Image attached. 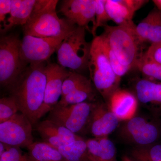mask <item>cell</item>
Segmentation results:
<instances>
[{"mask_svg": "<svg viewBox=\"0 0 161 161\" xmlns=\"http://www.w3.org/2000/svg\"><path fill=\"white\" fill-rule=\"evenodd\" d=\"M46 64L44 62L29 64L8 88L10 96L16 101L19 112L29 119L33 126L37 124L38 115L44 101Z\"/></svg>", "mask_w": 161, "mask_h": 161, "instance_id": "6da1fadb", "label": "cell"}, {"mask_svg": "<svg viewBox=\"0 0 161 161\" xmlns=\"http://www.w3.org/2000/svg\"><path fill=\"white\" fill-rule=\"evenodd\" d=\"M58 0H37L27 23L23 26L24 36L56 37L67 36L76 27L66 19L58 17Z\"/></svg>", "mask_w": 161, "mask_h": 161, "instance_id": "7a4b0ae2", "label": "cell"}, {"mask_svg": "<svg viewBox=\"0 0 161 161\" xmlns=\"http://www.w3.org/2000/svg\"><path fill=\"white\" fill-rule=\"evenodd\" d=\"M133 22L127 25L104 27L100 36L109 47L123 65L136 68L137 62L145 52L144 44L141 42L136 32Z\"/></svg>", "mask_w": 161, "mask_h": 161, "instance_id": "3957f363", "label": "cell"}, {"mask_svg": "<svg viewBox=\"0 0 161 161\" xmlns=\"http://www.w3.org/2000/svg\"><path fill=\"white\" fill-rule=\"evenodd\" d=\"M88 69L95 89L108 102L119 89L121 78L116 75L110 64L100 36L94 38L91 43Z\"/></svg>", "mask_w": 161, "mask_h": 161, "instance_id": "277c9868", "label": "cell"}, {"mask_svg": "<svg viewBox=\"0 0 161 161\" xmlns=\"http://www.w3.org/2000/svg\"><path fill=\"white\" fill-rule=\"evenodd\" d=\"M86 30L76 26L60 43L57 50L60 66L80 74L88 69L91 43L86 41Z\"/></svg>", "mask_w": 161, "mask_h": 161, "instance_id": "5b68a950", "label": "cell"}, {"mask_svg": "<svg viewBox=\"0 0 161 161\" xmlns=\"http://www.w3.org/2000/svg\"><path fill=\"white\" fill-rule=\"evenodd\" d=\"M21 40L16 34L4 36L0 40V83L8 88L16 81L28 65L21 58Z\"/></svg>", "mask_w": 161, "mask_h": 161, "instance_id": "8992f818", "label": "cell"}, {"mask_svg": "<svg viewBox=\"0 0 161 161\" xmlns=\"http://www.w3.org/2000/svg\"><path fill=\"white\" fill-rule=\"evenodd\" d=\"M95 104L87 101L67 106L57 104L50 111L47 119L65 127L77 134L87 128Z\"/></svg>", "mask_w": 161, "mask_h": 161, "instance_id": "52a82bcc", "label": "cell"}, {"mask_svg": "<svg viewBox=\"0 0 161 161\" xmlns=\"http://www.w3.org/2000/svg\"><path fill=\"white\" fill-rule=\"evenodd\" d=\"M67 36L46 38L24 36L20 45L22 60L28 65L46 62Z\"/></svg>", "mask_w": 161, "mask_h": 161, "instance_id": "ba28073f", "label": "cell"}, {"mask_svg": "<svg viewBox=\"0 0 161 161\" xmlns=\"http://www.w3.org/2000/svg\"><path fill=\"white\" fill-rule=\"evenodd\" d=\"M32 128L29 119L18 112L0 123V142L11 147L27 148L34 142Z\"/></svg>", "mask_w": 161, "mask_h": 161, "instance_id": "9c48e42d", "label": "cell"}, {"mask_svg": "<svg viewBox=\"0 0 161 161\" xmlns=\"http://www.w3.org/2000/svg\"><path fill=\"white\" fill-rule=\"evenodd\" d=\"M69 70L58 64L48 63L45 66L46 84L43 105L38 115V120L49 112L58 103L62 95V86L64 79Z\"/></svg>", "mask_w": 161, "mask_h": 161, "instance_id": "30bf717a", "label": "cell"}, {"mask_svg": "<svg viewBox=\"0 0 161 161\" xmlns=\"http://www.w3.org/2000/svg\"><path fill=\"white\" fill-rule=\"evenodd\" d=\"M59 12L69 22L92 32L95 24V0H64L62 1Z\"/></svg>", "mask_w": 161, "mask_h": 161, "instance_id": "8fae6325", "label": "cell"}, {"mask_svg": "<svg viewBox=\"0 0 161 161\" xmlns=\"http://www.w3.org/2000/svg\"><path fill=\"white\" fill-rule=\"evenodd\" d=\"M119 120L103 103H95L87 128L95 138L107 137L118 127Z\"/></svg>", "mask_w": 161, "mask_h": 161, "instance_id": "7c38bea8", "label": "cell"}, {"mask_svg": "<svg viewBox=\"0 0 161 161\" xmlns=\"http://www.w3.org/2000/svg\"><path fill=\"white\" fill-rule=\"evenodd\" d=\"M36 130L43 142L57 149L81 138L65 127L47 119L37 124Z\"/></svg>", "mask_w": 161, "mask_h": 161, "instance_id": "4fadbf2b", "label": "cell"}, {"mask_svg": "<svg viewBox=\"0 0 161 161\" xmlns=\"http://www.w3.org/2000/svg\"><path fill=\"white\" fill-rule=\"evenodd\" d=\"M124 134L133 142L148 146L158 136V130L153 124L141 117H134L128 120L124 127Z\"/></svg>", "mask_w": 161, "mask_h": 161, "instance_id": "5bb4252c", "label": "cell"}, {"mask_svg": "<svg viewBox=\"0 0 161 161\" xmlns=\"http://www.w3.org/2000/svg\"><path fill=\"white\" fill-rule=\"evenodd\" d=\"M149 2L146 0H106L105 8L111 20L117 26L133 22L136 12Z\"/></svg>", "mask_w": 161, "mask_h": 161, "instance_id": "9a60e30c", "label": "cell"}, {"mask_svg": "<svg viewBox=\"0 0 161 161\" xmlns=\"http://www.w3.org/2000/svg\"><path fill=\"white\" fill-rule=\"evenodd\" d=\"M108 107L119 121L134 117L137 107V99L129 91L118 89L109 98Z\"/></svg>", "mask_w": 161, "mask_h": 161, "instance_id": "2e32d148", "label": "cell"}, {"mask_svg": "<svg viewBox=\"0 0 161 161\" xmlns=\"http://www.w3.org/2000/svg\"><path fill=\"white\" fill-rule=\"evenodd\" d=\"M136 35L142 43L153 44L161 41V11L154 8L136 27Z\"/></svg>", "mask_w": 161, "mask_h": 161, "instance_id": "e0dca14e", "label": "cell"}, {"mask_svg": "<svg viewBox=\"0 0 161 161\" xmlns=\"http://www.w3.org/2000/svg\"><path fill=\"white\" fill-rule=\"evenodd\" d=\"M36 2L37 0H11L10 15L5 25L1 27V33L7 32L14 26L25 25L31 17Z\"/></svg>", "mask_w": 161, "mask_h": 161, "instance_id": "ac0fdd59", "label": "cell"}, {"mask_svg": "<svg viewBox=\"0 0 161 161\" xmlns=\"http://www.w3.org/2000/svg\"><path fill=\"white\" fill-rule=\"evenodd\" d=\"M136 98L142 103H161V83L142 79L135 86Z\"/></svg>", "mask_w": 161, "mask_h": 161, "instance_id": "d6986e66", "label": "cell"}, {"mask_svg": "<svg viewBox=\"0 0 161 161\" xmlns=\"http://www.w3.org/2000/svg\"><path fill=\"white\" fill-rule=\"evenodd\" d=\"M27 149L31 161H66L58 149L44 142H34Z\"/></svg>", "mask_w": 161, "mask_h": 161, "instance_id": "ffe728a7", "label": "cell"}, {"mask_svg": "<svg viewBox=\"0 0 161 161\" xmlns=\"http://www.w3.org/2000/svg\"><path fill=\"white\" fill-rule=\"evenodd\" d=\"M66 161H90L86 142L81 138L58 148Z\"/></svg>", "mask_w": 161, "mask_h": 161, "instance_id": "44dd1931", "label": "cell"}, {"mask_svg": "<svg viewBox=\"0 0 161 161\" xmlns=\"http://www.w3.org/2000/svg\"><path fill=\"white\" fill-rule=\"evenodd\" d=\"M95 89L92 82L80 87L61 97L57 105L60 106H67L85 102L92 101L96 95Z\"/></svg>", "mask_w": 161, "mask_h": 161, "instance_id": "7402d4cb", "label": "cell"}, {"mask_svg": "<svg viewBox=\"0 0 161 161\" xmlns=\"http://www.w3.org/2000/svg\"><path fill=\"white\" fill-rule=\"evenodd\" d=\"M136 69L146 79L161 81V64L149 58L145 53L137 62Z\"/></svg>", "mask_w": 161, "mask_h": 161, "instance_id": "603a6c76", "label": "cell"}, {"mask_svg": "<svg viewBox=\"0 0 161 161\" xmlns=\"http://www.w3.org/2000/svg\"><path fill=\"white\" fill-rule=\"evenodd\" d=\"M92 82L91 79H89L82 74L69 70V74L64 81L61 97Z\"/></svg>", "mask_w": 161, "mask_h": 161, "instance_id": "cb8c5ba5", "label": "cell"}, {"mask_svg": "<svg viewBox=\"0 0 161 161\" xmlns=\"http://www.w3.org/2000/svg\"><path fill=\"white\" fill-rule=\"evenodd\" d=\"M132 156L136 161H161V145L136 149Z\"/></svg>", "mask_w": 161, "mask_h": 161, "instance_id": "d4e9b609", "label": "cell"}, {"mask_svg": "<svg viewBox=\"0 0 161 161\" xmlns=\"http://www.w3.org/2000/svg\"><path fill=\"white\" fill-rule=\"evenodd\" d=\"M19 111L16 101L9 95L0 99V123L8 120Z\"/></svg>", "mask_w": 161, "mask_h": 161, "instance_id": "484cf974", "label": "cell"}, {"mask_svg": "<svg viewBox=\"0 0 161 161\" xmlns=\"http://www.w3.org/2000/svg\"><path fill=\"white\" fill-rule=\"evenodd\" d=\"M95 24L92 32L94 38L97 36L96 32L98 28L107 26L108 22L111 20L106 9V0H95Z\"/></svg>", "mask_w": 161, "mask_h": 161, "instance_id": "4316f807", "label": "cell"}, {"mask_svg": "<svg viewBox=\"0 0 161 161\" xmlns=\"http://www.w3.org/2000/svg\"><path fill=\"white\" fill-rule=\"evenodd\" d=\"M100 37L101 38L102 40L104 48L107 57L108 58L110 64H111L113 70L114 71L117 76L121 78L122 77L125 75L132 69L128 67L123 65L119 62L118 58L116 57L114 53L112 52L109 47L108 46V44L105 42L104 40L103 39L101 36Z\"/></svg>", "mask_w": 161, "mask_h": 161, "instance_id": "83f0119b", "label": "cell"}, {"mask_svg": "<svg viewBox=\"0 0 161 161\" xmlns=\"http://www.w3.org/2000/svg\"><path fill=\"white\" fill-rule=\"evenodd\" d=\"M97 139L102 148L101 161H117L115 146L112 141L107 136Z\"/></svg>", "mask_w": 161, "mask_h": 161, "instance_id": "f1b7e54d", "label": "cell"}, {"mask_svg": "<svg viewBox=\"0 0 161 161\" xmlns=\"http://www.w3.org/2000/svg\"><path fill=\"white\" fill-rule=\"evenodd\" d=\"M0 161H31L28 153H23L21 148L11 147L0 156Z\"/></svg>", "mask_w": 161, "mask_h": 161, "instance_id": "f546056e", "label": "cell"}, {"mask_svg": "<svg viewBox=\"0 0 161 161\" xmlns=\"http://www.w3.org/2000/svg\"><path fill=\"white\" fill-rule=\"evenodd\" d=\"M88 154L90 161H101L102 148L97 138L89 139L86 141Z\"/></svg>", "mask_w": 161, "mask_h": 161, "instance_id": "4dcf8cb0", "label": "cell"}, {"mask_svg": "<svg viewBox=\"0 0 161 161\" xmlns=\"http://www.w3.org/2000/svg\"><path fill=\"white\" fill-rule=\"evenodd\" d=\"M11 0H0V22L1 27L4 26L10 15Z\"/></svg>", "mask_w": 161, "mask_h": 161, "instance_id": "1f68e13d", "label": "cell"}, {"mask_svg": "<svg viewBox=\"0 0 161 161\" xmlns=\"http://www.w3.org/2000/svg\"><path fill=\"white\" fill-rule=\"evenodd\" d=\"M145 53L149 58L161 64V41L151 44Z\"/></svg>", "mask_w": 161, "mask_h": 161, "instance_id": "d6a6232c", "label": "cell"}, {"mask_svg": "<svg viewBox=\"0 0 161 161\" xmlns=\"http://www.w3.org/2000/svg\"><path fill=\"white\" fill-rule=\"evenodd\" d=\"M9 146L0 142V156L4 153L9 148Z\"/></svg>", "mask_w": 161, "mask_h": 161, "instance_id": "836d02e7", "label": "cell"}, {"mask_svg": "<svg viewBox=\"0 0 161 161\" xmlns=\"http://www.w3.org/2000/svg\"><path fill=\"white\" fill-rule=\"evenodd\" d=\"M156 8L161 11V0H153V1Z\"/></svg>", "mask_w": 161, "mask_h": 161, "instance_id": "e575fe53", "label": "cell"}, {"mask_svg": "<svg viewBox=\"0 0 161 161\" xmlns=\"http://www.w3.org/2000/svg\"><path fill=\"white\" fill-rule=\"evenodd\" d=\"M122 161H134V160H133L131 159V158H130L126 156H125L123 157Z\"/></svg>", "mask_w": 161, "mask_h": 161, "instance_id": "d590c367", "label": "cell"}]
</instances>
